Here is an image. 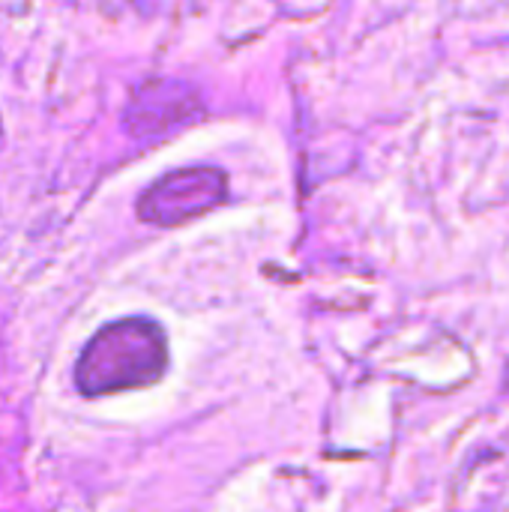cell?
<instances>
[{"mask_svg":"<svg viewBox=\"0 0 509 512\" xmlns=\"http://www.w3.org/2000/svg\"><path fill=\"white\" fill-rule=\"evenodd\" d=\"M168 369L165 330L144 315L99 327L81 348L72 378L81 396L99 399L156 384Z\"/></svg>","mask_w":509,"mask_h":512,"instance_id":"6da1fadb","label":"cell"},{"mask_svg":"<svg viewBox=\"0 0 509 512\" xmlns=\"http://www.w3.org/2000/svg\"><path fill=\"white\" fill-rule=\"evenodd\" d=\"M228 198V174L216 165H186L162 174L138 198V216L147 225L174 228L204 216Z\"/></svg>","mask_w":509,"mask_h":512,"instance_id":"7a4b0ae2","label":"cell"},{"mask_svg":"<svg viewBox=\"0 0 509 512\" xmlns=\"http://www.w3.org/2000/svg\"><path fill=\"white\" fill-rule=\"evenodd\" d=\"M204 117V99L183 78H147L123 108V132L135 141L156 144Z\"/></svg>","mask_w":509,"mask_h":512,"instance_id":"3957f363","label":"cell"},{"mask_svg":"<svg viewBox=\"0 0 509 512\" xmlns=\"http://www.w3.org/2000/svg\"><path fill=\"white\" fill-rule=\"evenodd\" d=\"M0 150H3V123H0Z\"/></svg>","mask_w":509,"mask_h":512,"instance_id":"277c9868","label":"cell"}]
</instances>
